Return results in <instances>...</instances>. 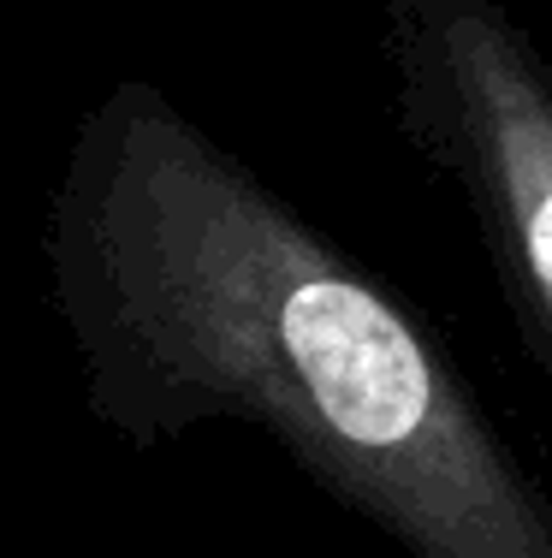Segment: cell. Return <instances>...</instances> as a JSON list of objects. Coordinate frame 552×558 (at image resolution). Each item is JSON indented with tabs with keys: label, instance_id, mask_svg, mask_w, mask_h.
I'll use <instances>...</instances> for the list:
<instances>
[{
	"label": "cell",
	"instance_id": "1",
	"mask_svg": "<svg viewBox=\"0 0 552 558\" xmlns=\"http://www.w3.org/2000/svg\"><path fill=\"white\" fill-rule=\"evenodd\" d=\"M42 256L125 446L244 422L404 558H552V494L452 351L167 89L84 108Z\"/></svg>",
	"mask_w": 552,
	"mask_h": 558
},
{
	"label": "cell",
	"instance_id": "2",
	"mask_svg": "<svg viewBox=\"0 0 552 558\" xmlns=\"http://www.w3.org/2000/svg\"><path fill=\"white\" fill-rule=\"evenodd\" d=\"M398 125L464 196L552 392V54L511 0H380Z\"/></svg>",
	"mask_w": 552,
	"mask_h": 558
}]
</instances>
